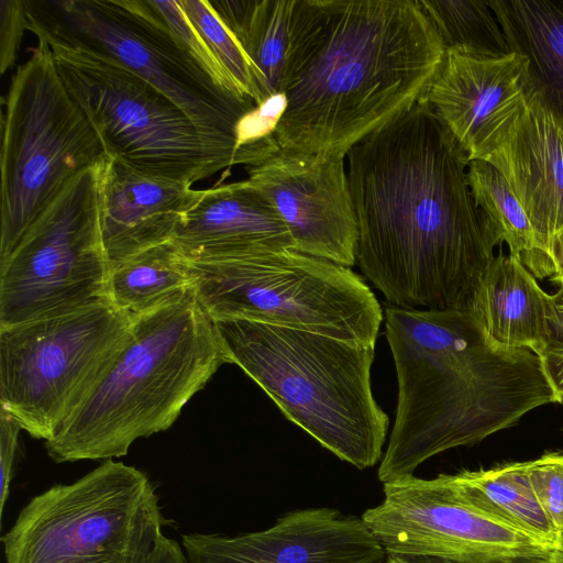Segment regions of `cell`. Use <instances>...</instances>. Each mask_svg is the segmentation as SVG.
<instances>
[{"instance_id":"1","label":"cell","mask_w":563,"mask_h":563,"mask_svg":"<svg viewBox=\"0 0 563 563\" xmlns=\"http://www.w3.org/2000/svg\"><path fill=\"white\" fill-rule=\"evenodd\" d=\"M356 264L388 305L470 311L500 246L476 207L468 157L421 100L346 154Z\"/></svg>"},{"instance_id":"2","label":"cell","mask_w":563,"mask_h":563,"mask_svg":"<svg viewBox=\"0 0 563 563\" xmlns=\"http://www.w3.org/2000/svg\"><path fill=\"white\" fill-rule=\"evenodd\" d=\"M444 54L417 1L297 0L279 146L346 156L424 99Z\"/></svg>"},{"instance_id":"3","label":"cell","mask_w":563,"mask_h":563,"mask_svg":"<svg viewBox=\"0 0 563 563\" xmlns=\"http://www.w3.org/2000/svg\"><path fill=\"white\" fill-rule=\"evenodd\" d=\"M397 377L395 420L377 477L411 476L427 460L476 444L558 402L540 356L492 343L471 311L384 307Z\"/></svg>"},{"instance_id":"4","label":"cell","mask_w":563,"mask_h":563,"mask_svg":"<svg viewBox=\"0 0 563 563\" xmlns=\"http://www.w3.org/2000/svg\"><path fill=\"white\" fill-rule=\"evenodd\" d=\"M228 363L214 322L195 290L134 317L132 338L85 404L45 442L57 462L109 460L167 430Z\"/></svg>"},{"instance_id":"5","label":"cell","mask_w":563,"mask_h":563,"mask_svg":"<svg viewBox=\"0 0 563 563\" xmlns=\"http://www.w3.org/2000/svg\"><path fill=\"white\" fill-rule=\"evenodd\" d=\"M213 322L228 363L288 420L358 470L380 463L389 419L372 390L375 346L249 320Z\"/></svg>"},{"instance_id":"6","label":"cell","mask_w":563,"mask_h":563,"mask_svg":"<svg viewBox=\"0 0 563 563\" xmlns=\"http://www.w3.org/2000/svg\"><path fill=\"white\" fill-rule=\"evenodd\" d=\"M188 262L197 300L213 320H249L376 344L384 310L350 267L291 249Z\"/></svg>"},{"instance_id":"7","label":"cell","mask_w":563,"mask_h":563,"mask_svg":"<svg viewBox=\"0 0 563 563\" xmlns=\"http://www.w3.org/2000/svg\"><path fill=\"white\" fill-rule=\"evenodd\" d=\"M37 40L80 46L118 62L175 102L229 163L255 156L240 144L242 119L257 104L217 86L146 14L139 0L24 1Z\"/></svg>"},{"instance_id":"8","label":"cell","mask_w":563,"mask_h":563,"mask_svg":"<svg viewBox=\"0 0 563 563\" xmlns=\"http://www.w3.org/2000/svg\"><path fill=\"white\" fill-rule=\"evenodd\" d=\"M12 75L1 114L0 262L81 172L102 163V141L37 40Z\"/></svg>"},{"instance_id":"9","label":"cell","mask_w":563,"mask_h":563,"mask_svg":"<svg viewBox=\"0 0 563 563\" xmlns=\"http://www.w3.org/2000/svg\"><path fill=\"white\" fill-rule=\"evenodd\" d=\"M166 523L148 476L109 459L33 497L1 542L5 563H145Z\"/></svg>"},{"instance_id":"10","label":"cell","mask_w":563,"mask_h":563,"mask_svg":"<svg viewBox=\"0 0 563 563\" xmlns=\"http://www.w3.org/2000/svg\"><path fill=\"white\" fill-rule=\"evenodd\" d=\"M133 320L101 299L0 327V408L31 437L49 441L126 347Z\"/></svg>"},{"instance_id":"11","label":"cell","mask_w":563,"mask_h":563,"mask_svg":"<svg viewBox=\"0 0 563 563\" xmlns=\"http://www.w3.org/2000/svg\"><path fill=\"white\" fill-rule=\"evenodd\" d=\"M46 43L63 85L108 157L190 184L230 167L186 113L146 80L97 52Z\"/></svg>"},{"instance_id":"12","label":"cell","mask_w":563,"mask_h":563,"mask_svg":"<svg viewBox=\"0 0 563 563\" xmlns=\"http://www.w3.org/2000/svg\"><path fill=\"white\" fill-rule=\"evenodd\" d=\"M101 164L73 178L0 262V327L107 299L99 188Z\"/></svg>"},{"instance_id":"13","label":"cell","mask_w":563,"mask_h":563,"mask_svg":"<svg viewBox=\"0 0 563 563\" xmlns=\"http://www.w3.org/2000/svg\"><path fill=\"white\" fill-rule=\"evenodd\" d=\"M383 501L361 519L386 554L432 555L467 563L549 556L552 549L476 507L448 474L383 484Z\"/></svg>"},{"instance_id":"14","label":"cell","mask_w":563,"mask_h":563,"mask_svg":"<svg viewBox=\"0 0 563 563\" xmlns=\"http://www.w3.org/2000/svg\"><path fill=\"white\" fill-rule=\"evenodd\" d=\"M344 158L280 147L245 169L279 212L295 251L351 268L358 227Z\"/></svg>"},{"instance_id":"15","label":"cell","mask_w":563,"mask_h":563,"mask_svg":"<svg viewBox=\"0 0 563 563\" xmlns=\"http://www.w3.org/2000/svg\"><path fill=\"white\" fill-rule=\"evenodd\" d=\"M527 59L511 52L484 57L446 49L423 101L468 161L484 159L507 137L527 102Z\"/></svg>"},{"instance_id":"16","label":"cell","mask_w":563,"mask_h":563,"mask_svg":"<svg viewBox=\"0 0 563 563\" xmlns=\"http://www.w3.org/2000/svg\"><path fill=\"white\" fill-rule=\"evenodd\" d=\"M183 548L188 563H384L387 555L361 518L325 507L234 537L184 534Z\"/></svg>"},{"instance_id":"17","label":"cell","mask_w":563,"mask_h":563,"mask_svg":"<svg viewBox=\"0 0 563 563\" xmlns=\"http://www.w3.org/2000/svg\"><path fill=\"white\" fill-rule=\"evenodd\" d=\"M191 185L139 172L110 157L102 162L100 227L110 267L174 239L201 194Z\"/></svg>"},{"instance_id":"18","label":"cell","mask_w":563,"mask_h":563,"mask_svg":"<svg viewBox=\"0 0 563 563\" xmlns=\"http://www.w3.org/2000/svg\"><path fill=\"white\" fill-rule=\"evenodd\" d=\"M527 96L509 134L484 161L504 176L534 230L541 253L552 263L549 246L563 231V134L528 85Z\"/></svg>"},{"instance_id":"19","label":"cell","mask_w":563,"mask_h":563,"mask_svg":"<svg viewBox=\"0 0 563 563\" xmlns=\"http://www.w3.org/2000/svg\"><path fill=\"white\" fill-rule=\"evenodd\" d=\"M173 241L189 261L294 250L291 234L277 209L246 179L202 189Z\"/></svg>"},{"instance_id":"20","label":"cell","mask_w":563,"mask_h":563,"mask_svg":"<svg viewBox=\"0 0 563 563\" xmlns=\"http://www.w3.org/2000/svg\"><path fill=\"white\" fill-rule=\"evenodd\" d=\"M470 311L495 345L529 349L542 358L549 341L552 295L517 257L503 252L495 255Z\"/></svg>"},{"instance_id":"21","label":"cell","mask_w":563,"mask_h":563,"mask_svg":"<svg viewBox=\"0 0 563 563\" xmlns=\"http://www.w3.org/2000/svg\"><path fill=\"white\" fill-rule=\"evenodd\" d=\"M526 81L563 134V0H488Z\"/></svg>"},{"instance_id":"22","label":"cell","mask_w":563,"mask_h":563,"mask_svg":"<svg viewBox=\"0 0 563 563\" xmlns=\"http://www.w3.org/2000/svg\"><path fill=\"white\" fill-rule=\"evenodd\" d=\"M194 290L189 262L172 240L110 267L107 299L136 317L180 301Z\"/></svg>"},{"instance_id":"23","label":"cell","mask_w":563,"mask_h":563,"mask_svg":"<svg viewBox=\"0 0 563 563\" xmlns=\"http://www.w3.org/2000/svg\"><path fill=\"white\" fill-rule=\"evenodd\" d=\"M264 76L271 96L283 95L297 0H209Z\"/></svg>"},{"instance_id":"24","label":"cell","mask_w":563,"mask_h":563,"mask_svg":"<svg viewBox=\"0 0 563 563\" xmlns=\"http://www.w3.org/2000/svg\"><path fill=\"white\" fill-rule=\"evenodd\" d=\"M448 478L466 500L531 536L550 549L561 538L543 511L527 473V462L461 471Z\"/></svg>"},{"instance_id":"25","label":"cell","mask_w":563,"mask_h":563,"mask_svg":"<svg viewBox=\"0 0 563 563\" xmlns=\"http://www.w3.org/2000/svg\"><path fill=\"white\" fill-rule=\"evenodd\" d=\"M467 178L475 205L499 244H506L536 278H551L553 264L541 253L534 230L500 172L487 161L473 159Z\"/></svg>"},{"instance_id":"26","label":"cell","mask_w":563,"mask_h":563,"mask_svg":"<svg viewBox=\"0 0 563 563\" xmlns=\"http://www.w3.org/2000/svg\"><path fill=\"white\" fill-rule=\"evenodd\" d=\"M445 51L498 58L511 53L487 1L418 0Z\"/></svg>"},{"instance_id":"27","label":"cell","mask_w":563,"mask_h":563,"mask_svg":"<svg viewBox=\"0 0 563 563\" xmlns=\"http://www.w3.org/2000/svg\"><path fill=\"white\" fill-rule=\"evenodd\" d=\"M238 92L262 104L272 96L266 80L209 0H178Z\"/></svg>"},{"instance_id":"28","label":"cell","mask_w":563,"mask_h":563,"mask_svg":"<svg viewBox=\"0 0 563 563\" xmlns=\"http://www.w3.org/2000/svg\"><path fill=\"white\" fill-rule=\"evenodd\" d=\"M146 14L165 32L217 86L240 99L242 97L213 53L195 29L178 0H139Z\"/></svg>"},{"instance_id":"29","label":"cell","mask_w":563,"mask_h":563,"mask_svg":"<svg viewBox=\"0 0 563 563\" xmlns=\"http://www.w3.org/2000/svg\"><path fill=\"white\" fill-rule=\"evenodd\" d=\"M532 489L552 526L563 534V463L561 453H545L527 462Z\"/></svg>"},{"instance_id":"30","label":"cell","mask_w":563,"mask_h":563,"mask_svg":"<svg viewBox=\"0 0 563 563\" xmlns=\"http://www.w3.org/2000/svg\"><path fill=\"white\" fill-rule=\"evenodd\" d=\"M27 27L23 0L0 1V73L10 69L16 59L23 33Z\"/></svg>"},{"instance_id":"31","label":"cell","mask_w":563,"mask_h":563,"mask_svg":"<svg viewBox=\"0 0 563 563\" xmlns=\"http://www.w3.org/2000/svg\"><path fill=\"white\" fill-rule=\"evenodd\" d=\"M552 305L549 341L541 360L558 402L563 404V284L552 295Z\"/></svg>"},{"instance_id":"32","label":"cell","mask_w":563,"mask_h":563,"mask_svg":"<svg viewBox=\"0 0 563 563\" xmlns=\"http://www.w3.org/2000/svg\"><path fill=\"white\" fill-rule=\"evenodd\" d=\"M21 430L14 418L0 408V517L10 494Z\"/></svg>"},{"instance_id":"33","label":"cell","mask_w":563,"mask_h":563,"mask_svg":"<svg viewBox=\"0 0 563 563\" xmlns=\"http://www.w3.org/2000/svg\"><path fill=\"white\" fill-rule=\"evenodd\" d=\"M145 563H188L180 544L162 536L155 550Z\"/></svg>"},{"instance_id":"34","label":"cell","mask_w":563,"mask_h":563,"mask_svg":"<svg viewBox=\"0 0 563 563\" xmlns=\"http://www.w3.org/2000/svg\"><path fill=\"white\" fill-rule=\"evenodd\" d=\"M549 256L554 266V273L550 279L561 285L563 284V231L553 238L549 246Z\"/></svg>"},{"instance_id":"35","label":"cell","mask_w":563,"mask_h":563,"mask_svg":"<svg viewBox=\"0 0 563 563\" xmlns=\"http://www.w3.org/2000/svg\"><path fill=\"white\" fill-rule=\"evenodd\" d=\"M384 563H467L432 555L387 554Z\"/></svg>"},{"instance_id":"36","label":"cell","mask_w":563,"mask_h":563,"mask_svg":"<svg viewBox=\"0 0 563 563\" xmlns=\"http://www.w3.org/2000/svg\"><path fill=\"white\" fill-rule=\"evenodd\" d=\"M549 556H516L507 560H500L492 563H548Z\"/></svg>"},{"instance_id":"37","label":"cell","mask_w":563,"mask_h":563,"mask_svg":"<svg viewBox=\"0 0 563 563\" xmlns=\"http://www.w3.org/2000/svg\"><path fill=\"white\" fill-rule=\"evenodd\" d=\"M548 563H563V544L553 549L549 555Z\"/></svg>"},{"instance_id":"38","label":"cell","mask_w":563,"mask_h":563,"mask_svg":"<svg viewBox=\"0 0 563 563\" xmlns=\"http://www.w3.org/2000/svg\"><path fill=\"white\" fill-rule=\"evenodd\" d=\"M561 459H562V463H563V453H561ZM560 544H563V534H562L561 543Z\"/></svg>"}]
</instances>
